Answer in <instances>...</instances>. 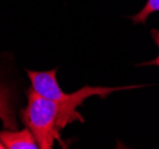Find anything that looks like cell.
Returning <instances> with one entry per match:
<instances>
[{
  "instance_id": "6da1fadb",
  "label": "cell",
  "mask_w": 159,
  "mask_h": 149,
  "mask_svg": "<svg viewBox=\"0 0 159 149\" xmlns=\"http://www.w3.org/2000/svg\"><path fill=\"white\" fill-rule=\"evenodd\" d=\"M28 105L20 111L25 126L30 130L41 149H52L54 142L60 143V130L72 122H84L77 105L59 103L39 94L32 87L26 91Z\"/></svg>"
},
{
  "instance_id": "7a4b0ae2",
  "label": "cell",
  "mask_w": 159,
  "mask_h": 149,
  "mask_svg": "<svg viewBox=\"0 0 159 149\" xmlns=\"http://www.w3.org/2000/svg\"><path fill=\"white\" fill-rule=\"evenodd\" d=\"M56 71L52 69L48 72H35L26 71V74L31 81V87L39 94L46 97L48 99L55 100L59 103H70L77 106H80L83 102L92 95H98L101 98H105L109 94L116 91L122 90H133L140 88L143 85H134V86H121V87H103V86H84L74 93H65L60 88L57 80H56Z\"/></svg>"
},
{
  "instance_id": "3957f363",
  "label": "cell",
  "mask_w": 159,
  "mask_h": 149,
  "mask_svg": "<svg viewBox=\"0 0 159 149\" xmlns=\"http://www.w3.org/2000/svg\"><path fill=\"white\" fill-rule=\"evenodd\" d=\"M0 141L6 149H37L39 144L32 133L25 128L23 130L0 131Z\"/></svg>"
},
{
  "instance_id": "277c9868",
  "label": "cell",
  "mask_w": 159,
  "mask_h": 149,
  "mask_svg": "<svg viewBox=\"0 0 159 149\" xmlns=\"http://www.w3.org/2000/svg\"><path fill=\"white\" fill-rule=\"evenodd\" d=\"M0 119L6 129L16 130L17 122L12 105V92L8 87L0 85Z\"/></svg>"
},
{
  "instance_id": "5b68a950",
  "label": "cell",
  "mask_w": 159,
  "mask_h": 149,
  "mask_svg": "<svg viewBox=\"0 0 159 149\" xmlns=\"http://www.w3.org/2000/svg\"><path fill=\"white\" fill-rule=\"evenodd\" d=\"M158 11H159V0H147V2L143 6V10L139 13H136L135 16L130 17V19L135 24L145 23L150 15L154 13V12H158Z\"/></svg>"
},
{
  "instance_id": "8992f818",
  "label": "cell",
  "mask_w": 159,
  "mask_h": 149,
  "mask_svg": "<svg viewBox=\"0 0 159 149\" xmlns=\"http://www.w3.org/2000/svg\"><path fill=\"white\" fill-rule=\"evenodd\" d=\"M151 35H152V38L156 41V43H157V46L159 47V29H153L151 31ZM159 66V55L158 57L156 59V60H153V61H150V62H145V63H141L140 66Z\"/></svg>"
},
{
  "instance_id": "52a82bcc",
  "label": "cell",
  "mask_w": 159,
  "mask_h": 149,
  "mask_svg": "<svg viewBox=\"0 0 159 149\" xmlns=\"http://www.w3.org/2000/svg\"><path fill=\"white\" fill-rule=\"evenodd\" d=\"M4 148H5V147H4V144H2L1 141H0V149H4Z\"/></svg>"
}]
</instances>
